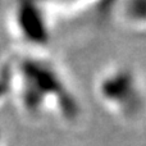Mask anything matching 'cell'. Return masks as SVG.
<instances>
[{
  "mask_svg": "<svg viewBox=\"0 0 146 146\" xmlns=\"http://www.w3.org/2000/svg\"><path fill=\"white\" fill-rule=\"evenodd\" d=\"M10 72V88L26 114L38 117L53 111L63 118L76 115V101L64 78L46 60L23 56Z\"/></svg>",
  "mask_w": 146,
  "mask_h": 146,
  "instance_id": "obj_1",
  "label": "cell"
},
{
  "mask_svg": "<svg viewBox=\"0 0 146 146\" xmlns=\"http://www.w3.org/2000/svg\"><path fill=\"white\" fill-rule=\"evenodd\" d=\"M12 28L30 46H44L49 40L42 10L32 3H21L13 12Z\"/></svg>",
  "mask_w": 146,
  "mask_h": 146,
  "instance_id": "obj_3",
  "label": "cell"
},
{
  "mask_svg": "<svg viewBox=\"0 0 146 146\" xmlns=\"http://www.w3.org/2000/svg\"><path fill=\"white\" fill-rule=\"evenodd\" d=\"M95 92L101 105L119 118H135L145 105V90L136 71L128 66H110L96 78Z\"/></svg>",
  "mask_w": 146,
  "mask_h": 146,
  "instance_id": "obj_2",
  "label": "cell"
},
{
  "mask_svg": "<svg viewBox=\"0 0 146 146\" xmlns=\"http://www.w3.org/2000/svg\"><path fill=\"white\" fill-rule=\"evenodd\" d=\"M119 17L131 28H146V1H128L123 4Z\"/></svg>",
  "mask_w": 146,
  "mask_h": 146,
  "instance_id": "obj_4",
  "label": "cell"
}]
</instances>
